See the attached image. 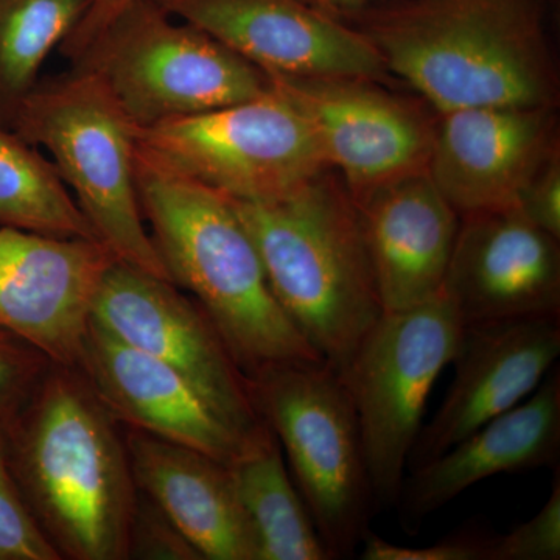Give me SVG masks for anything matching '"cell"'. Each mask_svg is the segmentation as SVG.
<instances>
[{"label": "cell", "mask_w": 560, "mask_h": 560, "mask_svg": "<svg viewBox=\"0 0 560 560\" xmlns=\"http://www.w3.org/2000/svg\"><path fill=\"white\" fill-rule=\"evenodd\" d=\"M11 467L62 558H130L139 503L127 445L77 368L51 364L7 427Z\"/></svg>", "instance_id": "1"}, {"label": "cell", "mask_w": 560, "mask_h": 560, "mask_svg": "<svg viewBox=\"0 0 560 560\" xmlns=\"http://www.w3.org/2000/svg\"><path fill=\"white\" fill-rule=\"evenodd\" d=\"M342 16L438 114L555 108L558 79L534 0H383Z\"/></svg>", "instance_id": "2"}, {"label": "cell", "mask_w": 560, "mask_h": 560, "mask_svg": "<svg viewBox=\"0 0 560 560\" xmlns=\"http://www.w3.org/2000/svg\"><path fill=\"white\" fill-rule=\"evenodd\" d=\"M136 173L143 219L173 283L195 294L246 377L272 364L326 361L276 301L230 197L139 150Z\"/></svg>", "instance_id": "3"}, {"label": "cell", "mask_w": 560, "mask_h": 560, "mask_svg": "<svg viewBox=\"0 0 560 560\" xmlns=\"http://www.w3.org/2000/svg\"><path fill=\"white\" fill-rule=\"evenodd\" d=\"M232 201L282 311L335 371L345 370L383 313L348 187L327 168L275 200Z\"/></svg>", "instance_id": "4"}, {"label": "cell", "mask_w": 560, "mask_h": 560, "mask_svg": "<svg viewBox=\"0 0 560 560\" xmlns=\"http://www.w3.org/2000/svg\"><path fill=\"white\" fill-rule=\"evenodd\" d=\"M9 120L16 135L50 154L117 260L173 282L140 208L136 127L101 77L79 68L69 79L35 86Z\"/></svg>", "instance_id": "5"}, {"label": "cell", "mask_w": 560, "mask_h": 560, "mask_svg": "<svg viewBox=\"0 0 560 560\" xmlns=\"http://www.w3.org/2000/svg\"><path fill=\"white\" fill-rule=\"evenodd\" d=\"M248 386L331 560L353 558L378 501L359 415L340 374L327 361L272 364L248 375Z\"/></svg>", "instance_id": "6"}, {"label": "cell", "mask_w": 560, "mask_h": 560, "mask_svg": "<svg viewBox=\"0 0 560 560\" xmlns=\"http://www.w3.org/2000/svg\"><path fill=\"white\" fill-rule=\"evenodd\" d=\"M79 65L101 77L139 130L249 101L271 84L264 70L153 0H132Z\"/></svg>", "instance_id": "7"}, {"label": "cell", "mask_w": 560, "mask_h": 560, "mask_svg": "<svg viewBox=\"0 0 560 560\" xmlns=\"http://www.w3.org/2000/svg\"><path fill=\"white\" fill-rule=\"evenodd\" d=\"M464 326L444 293L383 312L338 372L357 415L378 506H397L434 382L458 353Z\"/></svg>", "instance_id": "8"}, {"label": "cell", "mask_w": 560, "mask_h": 560, "mask_svg": "<svg viewBox=\"0 0 560 560\" xmlns=\"http://www.w3.org/2000/svg\"><path fill=\"white\" fill-rule=\"evenodd\" d=\"M136 138L143 156L232 200H275L329 168L307 120L272 81L249 101L136 128Z\"/></svg>", "instance_id": "9"}, {"label": "cell", "mask_w": 560, "mask_h": 560, "mask_svg": "<svg viewBox=\"0 0 560 560\" xmlns=\"http://www.w3.org/2000/svg\"><path fill=\"white\" fill-rule=\"evenodd\" d=\"M91 324L180 372L241 433L260 422L248 377L215 324L175 283L114 260L95 294Z\"/></svg>", "instance_id": "10"}, {"label": "cell", "mask_w": 560, "mask_h": 560, "mask_svg": "<svg viewBox=\"0 0 560 560\" xmlns=\"http://www.w3.org/2000/svg\"><path fill=\"white\" fill-rule=\"evenodd\" d=\"M307 120L353 201L429 172L438 117L366 79L268 75Z\"/></svg>", "instance_id": "11"}, {"label": "cell", "mask_w": 560, "mask_h": 560, "mask_svg": "<svg viewBox=\"0 0 560 560\" xmlns=\"http://www.w3.org/2000/svg\"><path fill=\"white\" fill-rule=\"evenodd\" d=\"M153 2L268 75L378 81L388 73L364 33L307 0Z\"/></svg>", "instance_id": "12"}, {"label": "cell", "mask_w": 560, "mask_h": 560, "mask_svg": "<svg viewBox=\"0 0 560 560\" xmlns=\"http://www.w3.org/2000/svg\"><path fill=\"white\" fill-rule=\"evenodd\" d=\"M102 242L0 226V327L58 366L77 368L103 276Z\"/></svg>", "instance_id": "13"}, {"label": "cell", "mask_w": 560, "mask_h": 560, "mask_svg": "<svg viewBox=\"0 0 560 560\" xmlns=\"http://www.w3.org/2000/svg\"><path fill=\"white\" fill-rule=\"evenodd\" d=\"M558 151L555 108L451 110L438 117L429 175L459 217L518 209Z\"/></svg>", "instance_id": "14"}, {"label": "cell", "mask_w": 560, "mask_h": 560, "mask_svg": "<svg viewBox=\"0 0 560 560\" xmlns=\"http://www.w3.org/2000/svg\"><path fill=\"white\" fill-rule=\"evenodd\" d=\"M442 293L464 327L560 319L558 238L518 209L459 217Z\"/></svg>", "instance_id": "15"}, {"label": "cell", "mask_w": 560, "mask_h": 560, "mask_svg": "<svg viewBox=\"0 0 560 560\" xmlns=\"http://www.w3.org/2000/svg\"><path fill=\"white\" fill-rule=\"evenodd\" d=\"M560 355V319H508L464 327L455 377L440 410L420 430L410 469L447 452L471 431L521 404Z\"/></svg>", "instance_id": "16"}, {"label": "cell", "mask_w": 560, "mask_h": 560, "mask_svg": "<svg viewBox=\"0 0 560 560\" xmlns=\"http://www.w3.org/2000/svg\"><path fill=\"white\" fill-rule=\"evenodd\" d=\"M77 370L113 418L230 463L245 434L180 372L90 324ZM250 431V430H249Z\"/></svg>", "instance_id": "17"}, {"label": "cell", "mask_w": 560, "mask_h": 560, "mask_svg": "<svg viewBox=\"0 0 560 560\" xmlns=\"http://www.w3.org/2000/svg\"><path fill=\"white\" fill-rule=\"evenodd\" d=\"M355 205L383 312L407 311L441 294L460 219L429 172Z\"/></svg>", "instance_id": "18"}, {"label": "cell", "mask_w": 560, "mask_h": 560, "mask_svg": "<svg viewBox=\"0 0 560 560\" xmlns=\"http://www.w3.org/2000/svg\"><path fill=\"white\" fill-rule=\"evenodd\" d=\"M560 456V370L552 366L540 385L514 408L471 431L438 458L405 477L401 521L419 528L471 486L500 474L558 467Z\"/></svg>", "instance_id": "19"}, {"label": "cell", "mask_w": 560, "mask_h": 560, "mask_svg": "<svg viewBox=\"0 0 560 560\" xmlns=\"http://www.w3.org/2000/svg\"><path fill=\"white\" fill-rule=\"evenodd\" d=\"M136 488L200 559L259 560L226 464L131 429L125 441Z\"/></svg>", "instance_id": "20"}, {"label": "cell", "mask_w": 560, "mask_h": 560, "mask_svg": "<svg viewBox=\"0 0 560 560\" xmlns=\"http://www.w3.org/2000/svg\"><path fill=\"white\" fill-rule=\"evenodd\" d=\"M226 466L259 560H331L265 420L243 436Z\"/></svg>", "instance_id": "21"}, {"label": "cell", "mask_w": 560, "mask_h": 560, "mask_svg": "<svg viewBox=\"0 0 560 560\" xmlns=\"http://www.w3.org/2000/svg\"><path fill=\"white\" fill-rule=\"evenodd\" d=\"M0 226L98 241L54 162L0 127ZM101 242V241H98Z\"/></svg>", "instance_id": "22"}, {"label": "cell", "mask_w": 560, "mask_h": 560, "mask_svg": "<svg viewBox=\"0 0 560 560\" xmlns=\"http://www.w3.org/2000/svg\"><path fill=\"white\" fill-rule=\"evenodd\" d=\"M92 0H0V116L10 119L38 73L90 11Z\"/></svg>", "instance_id": "23"}, {"label": "cell", "mask_w": 560, "mask_h": 560, "mask_svg": "<svg viewBox=\"0 0 560 560\" xmlns=\"http://www.w3.org/2000/svg\"><path fill=\"white\" fill-rule=\"evenodd\" d=\"M22 495L0 427V560H60Z\"/></svg>", "instance_id": "24"}, {"label": "cell", "mask_w": 560, "mask_h": 560, "mask_svg": "<svg viewBox=\"0 0 560 560\" xmlns=\"http://www.w3.org/2000/svg\"><path fill=\"white\" fill-rule=\"evenodd\" d=\"M51 361L0 327V427L7 429L38 388Z\"/></svg>", "instance_id": "25"}, {"label": "cell", "mask_w": 560, "mask_h": 560, "mask_svg": "<svg viewBox=\"0 0 560 560\" xmlns=\"http://www.w3.org/2000/svg\"><path fill=\"white\" fill-rule=\"evenodd\" d=\"M550 497L530 521L492 541L489 560L560 559V475L556 469Z\"/></svg>", "instance_id": "26"}, {"label": "cell", "mask_w": 560, "mask_h": 560, "mask_svg": "<svg viewBox=\"0 0 560 560\" xmlns=\"http://www.w3.org/2000/svg\"><path fill=\"white\" fill-rule=\"evenodd\" d=\"M497 534L481 525L448 534L430 547H401L370 533L361 544L364 560H489L490 547Z\"/></svg>", "instance_id": "27"}, {"label": "cell", "mask_w": 560, "mask_h": 560, "mask_svg": "<svg viewBox=\"0 0 560 560\" xmlns=\"http://www.w3.org/2000/svg\"><path fill=\"white\" fill-rule=\"evenodd\" d=\"M518 210L541 231L560 241V158L559 151L530 180Z\"/></svg>", "instance_id": "28"}, {"label": "cell", "mask_w": 560, "mask_h": 560, "mask_svg": "<svg viewBox=\"0 0 560 560\" xmlns=\"http://www.w3.org/2000/svg\"><path fill=\"white\" fill-rule=\"evenodd\" d=\"M132 0H92L90 11L80 22L79 27L72 32L61 50L73 61L80 62L86 57L88 51L95 46L98 39L105 35L109 25L120 16Z\"/></svg>", "instance_id": "29"}, {"label": "cell", "mask_w": 560, "mask_h": 560, "mask_svg": "<svg viewBox=\"0 0 560 560\" xmlns=\"http://www.w3.org/2000/svg\"><path fill=\"white\" fill-rule=\"evenodd\" d=\"M307 2L326 11L331 16L342 18L374 5V3L383 2V0H307Z\"/></svg>", "instance_id": "30"}]
</instances>
